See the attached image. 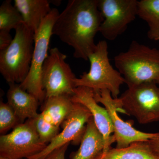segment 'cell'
<instances>
[{"label": "cell", "mask_w": 159, "mask_h": 159, "mask_svg": "<svg viewBox=\"0 0 159 159\" xmlns=\"http://www.w3.org/2000/svg\"><path fill=\"white\" fill-rule=\"evenodd\" d=\"M103 20L98 0H70L52 33L74 48L75 58L87 61L96 48L95 36Z\"/></svg>", "instance_id": "obj_1"}, {"label": "cell", "mask_w": 159, "mask_h": 159, "mask_svg": "<svg viewBox=\"0 0 159 159\" xmlns=\"http://www.w3.org/2000/svg\"><path fill=\"white\" fill-rule=\"evenodd\" d=\"M115 66L128 87L159 80V49L133 40L126 51L114 57Z\"/></svg>", "instance_id": "obj_2"}, {"label": "cell", "mask_w": 159, "mask_h": 159, "mask_svg": "<svg viewBox=\"0 0 159 159\" xmlns=\"http://www.w3.org/2000/svg\"><path fill=\"white\" fill-rule=\"evenodd\" d=\"M34 34L24 24L15 29L11 44L0 51V73L8 83L21 84L30 70Z\"/></svg>", "instance_id": "obj_3"}, {"label": "cell", "mask_w": 159, "mask_h": 159, "mask_svg": "<svg viewBox=\"0 0 159 159\" xmlns=\"http://www.w3.org/2000/svg\"><path fill=\"white\" fill-rule=\"evenodd\" d=\"M89 60L90 63L89 71L75 79L76 88L85 87L93 91L108 90L113 98H119L120 87L125 83V80L119 71L111 64L106 41H99L89 55Z\"/></svg>", "instance_id": "obj_4"}, {"label": "cell", "mask_w": 159, "mask_h": 159, "mask_svg": "<svg viewBox=\"0 0 159 159\" xmlns=\"http://www.w3.org/2000/svg\"><path fill=\"white\" fill-rule=\"evenodd\" d=\"M60 13L53 8L41 23L39 29L34 34V48L31 67L25 79L20 84L21 87L34 95L39 102L46 99L45 92L42 83L43 65L48 56L49 44L53 33V27Z\"/></svg>", "instance_id": "obj_5"}, {"label": "cell", "mask_w": 159, "mask_h": 159, "mask_svg": "<svg viewBox=\"0 0 159 159\" xmlns=\"http://www.w3.org/2000/svg\"><path fill=\"white\" fill-rule=\"evenodd\" d=\"M119 98L124 114L134 117L139 124L159 122V86L156 82L129 87Z\"/></svg>", "instance_id": "obj_6"}, {"label": "cell", "mask_w": 159, "mask_h": 159, "mask_svg": "<svg viewBox=\"0 0 159 159\" xmlns=\"http://www.w3.org/2000/svg\"><path fill=\"white\" fill-rule=\"evenodd\" d=\"M66 55L57 48L51 49L42 72V83L46 98L58 96L71 97L76 88L75 77L70 65L66 62Z\"/></svg>", "instance_id": "obj_7"}, {"label": "cell", "mask_w": 159, "mask_h": 159, "mask_svg": "<svg viewBox=\"0 0 159 159\" xmlns=\"http://www.w3.org/2000/svg\"><path fill=\"white\" fill-rule=\"evenodd\" d=\"M47 144L40 139L32 119L27 120L11 133L0 137V157L28 159L42 151Z\"/></svg>", "instance_id": "obj_8"}, {"label": "cell", "mask_w": 159, "mask_h": 159, "mask_svg": "<svg viewBox=\"0 0 159 159\" xmlns=\"http://www.w3.org/2000/svg\"><path fill=\"white\" fill-rule=\"evenodd\" d=\"M138 4L137 0H98L103 18L99 32L106 39H116L138 16Z\"/></svg>", "instance_id": "obj_9"}, {"label": "cell", "mask_w": 159, "mask_h": 159, "mask_svg": "<svg viewBox=\"0 0 159 159\" xmlns=\"http://www.w3.org/2000/svg\"><path fill=\"white\" fill-rule=\"evenodd\" d=\"M94 96L96 101L104 106L109 114L114 127L116 148H125L134 142H148L159 136V133L143 132L134 128L130 122L123 121L118 114V111L124 113L121 100L119 97L113 98L108 90L94 91Z\"/></svg>", "instance_id": "obj_10"}, {"label": "cell", "mask_w": 159, "mask_h": 159, "mask_svg": "<svg viewBox=\"0 0 159 159\" xmlns=\"http://www.w3.org/2000/svg\"><path fill=\"white\" fill-rule=\"evenodd\" d=\"M41 113L32 119L41 141L47 144L59 133L60 127L74 108L70 97L46 98Z\"/></svg>", "instance_id": "obj_11"}, {"label": "cell", "mask_w": 159, "mask_h": 159, "mask_svg": "<svg viewBox=\"0 0 159 159\" xmlns=\"http://www.w3.org/2000/svg\"><path fill=\"white\" fill-rule=\"evenodd\" d=\"M74 103L73 110L61 125L62 131L52 139L42 151L28 159H45L53 151L68 143L72 142L78 145L80 143L86 125L93 116L85 106Z\"/></svg>", "instance_id": "obj_12"}, {"label": "cell", "mask_w": 159, "mask_h": 159, "mask_svg": "<svg viewBox=\"0 0 159 159\" xmlns=\"http://www.w3.org/2000/svg\"><path fill=\"white\" fill-rule=\"evenodd\" d=\"M70 99L72 102L82 104L90 111L97 128L104 138L102 152L109 150L111 145L116 142L113 135H111L114 133L113 126L106 109L99 105L95 100L94 91L85 87H78L75 89L74 95Z\"/></svg>", "instance_id": "obj_13"}, {"label": "cell", "mask_w": 159, "mask_h": 159, "mask_svg": "<svg viewBox=\"0 0 159 159\" xmlns=\"http://www.w3.org/2000/svg\"><path fill=\"white\" fill-rule=\"evenodd\" d=\"M7 103L11 107L21 123L37 116L39 101L34 95L23 89L20 84L9 83Z\"/></svg>", "instance_id": "obj_14"}, {"label": "cell", "mask_w": 159, "mask_h": 159, "mask_svg": "<svg viewBox=\"0 0 159 159\" xmlns=\"http://www.w3.org/2000/svg\"><path fill=\"white\" fill-rule=\"evenodd\" d=\"M14 6L21 14L24 24L34 34L52 9L48 0H15Z\"/></svg>", "instance_id": "obj_15"}, {"label": "cell", "mask_w": 159, "mask_h": 159, "mask_svg": "<svg viewBox=\"0 0 159 159\" xmlns=\"http://www.w3.org/2000/svg\"><path fill=\"white\" fill-rule=\"evenodd\" d=\"M80 144L77 151L71 154L70 159H95L104 149V138L97 128L93 117L86 125Z\"/></svg>", "instance_id": "obj_16"}, {"label": "cell", "mask_w": 159, "mask_h": 159, "mask_svg": "<svg viewBox=\"0 0 159 159\" xmlns=\"http://www.w3.org/2000/svg\"><path fill=\"white\" fill-rule=\"evenodd\" d=\"M95 159H159L148 142H137L123 148H111Z\"/></svg>", "instance_id": "obj_17"}, {"label": "cell", "mask_w": 159, "mask_h": 159, "mask_svg": "<svg viewBox=\"0 0 159 159\" xmlns=\"http://www.w3.org/2000/svg\"><path fill=\"white\" fill-rule=\"evenodd\" d=\"M138 16L147 23V36L151 40H159V0H141L138 4Z\"/></svg>", "instance_id": "obj_18"}, {"label": "cell", "mask_w": 159, "mask_h": 159, "mask_svg": "<svg viewBox=\"0 0 159 159\" xmlns=\"http://www.w3.org/2000/svg\"><path fill=\"white\" fill-rule=\"evenodd\" d=\"M24 24L22 16L11 1H4L0 7V30L9 31L15 30Z\"/></svg>", "instance_id": "obj_19"}, {"label": "cell", "mask_w": 159, "mask_h": 159, "mask_svg": "<svg viewBox=\"0 0 159 159\" xmlns=\"http://www.w3.org/2000/svg\"><path fill=\"white\" fill-rule=\"evenodd\" d=\"M14 111L8 103L2 101L0 103V133L6 134L11 129L21 124Z\"/></svg>", "instance_id": "obj_20"}, {"label": "cell", "mask_w": 159, "mask_h": 159, "mask_svg": "<svg viewBox=\"0 0 159 159\" xmlns=\"http://www.w3.org/2000/svg\"><path fill=\"white\" fill-rule=\"evenodd\" d=\"M13 39L9 31L0 30V51L8 48Z\"/></svg>", "instance_id": "obj_21"}, {"label": "cell", "mask_w": 159, "mask_h": 159, "mask_svg": "<svg viewBox=\"0 0 159 159\" xmlns=\"http://www.w3.org/2000/svg\"><path fill=\"white\" fill-rule=\"evenodd\" d=\"M70 143L60 147L49 154L45 159H66L65 154Z\"/></svg>", "instance_id": "obj_22"}, {"label": "cell", "mask_w": 159, "mask_h": 159, "mask_svg": "<svg viewBox=\"0 0 159 159\" xmlns=\"http://www.w3.org/2000/svg\"><path fill=\"white\" fill-rule=\"evenodd\" d=\"M148 142L152 150L159 158V136L156 139L149 140Z\"/></svg>", "instance_id": "obj_23"}, {"label": "cell", "mask_w": 159, "mask_h": 159, "mask_svg": "<svg viewBox=\"0 0 159 159\" xmlns=\"http://www.w3.org/2000/svg\"><path fill=\"white\" fill-rule=\"evenodd\" d=\"M0 159H9L7 158L4 157H0Z\"/></svg>", "instance_id": "obj_24"}, {"label": "cell", "mask_w": 159, "mask_h": 159, "mask_svg": "<svg viewBox=\"0 0 159 159\" xmlns=\"http://www.w3.org/2000/svg\"><path fill=\"white\" fill-rule=\"evenodd\" d=\"M157 83V84L159 86V80L158 81H157L156 82Z\"/></svg>", "instance_id": "obj_25"}]
</instances>
